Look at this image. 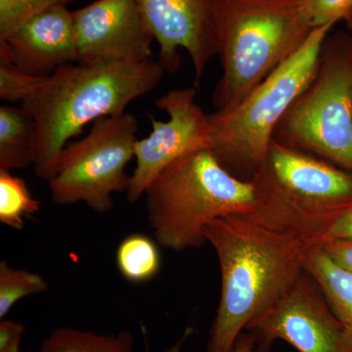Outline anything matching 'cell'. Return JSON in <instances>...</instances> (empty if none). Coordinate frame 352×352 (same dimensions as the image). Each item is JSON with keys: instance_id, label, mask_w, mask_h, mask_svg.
I'll return each instance as SVG.
<instances>
[{"instance_id": "6da1fadb", "label": "cell", "mask_w": 352, "mask_h": 352, "mask_svg": "<svg viewBox=\"0 0 352 352\" xmlns=\"http://www.w3.org/2000/svg\"><path fill=\"white\" fill-rule=\"evenodd\" d=\"M205 236L221 275L205 352H233L243 331L293 286L305 271L308 252L319 244L256 210L214 220Z\"/></svg>"}, {"instance_id": "7a4b0ae2", "label": "cell", "mask_w": 352, "mask_h": 352, "mask_svg": "<svg viewBox=\"0 0 352 352\" xmlns=\"http://www.w3.org/2000/svg\"><path fill=\"white\" fill-rule=\"evenodd\" d=\"M164 73L160 62L151 59L142 63L98 60L65 65L41 78L21 104L36 122L34 175L50 182L72 138L91 122L124 113L132 101L157 87Z\"/></svg>"}, {"instance_id": "3957f363", "label": "cell", "mask_w": 352, "mask_h": 352, "mask_svg": "<svg viewBox=\"0 0 352 352\" xmlns=\"http://www.w3.org/2000/svg\"><path fill=\"white\" fill-rule=\"evenodd\" d=\"M147 217L156 242L173 252L207 243L206 227L220 217L249 214L258 205L254 179H241L210 149L168 166L146 190Z\"/></svg>"}, {"instance_id": "277c9868", "label": "cell", "mask_w": 352, "mask_h": 352, "mask_svg": "<svg viewBox=\"0 0 352 352\" xmlns=\"http://www.w3.org/2000/svg\"><path fill=\"white\" fill-rule=\"evenodd\" d=\"M222 74L217 111L235 107L305 43L314 28L302 0H214Z\"/></svg>"}, {"instance_id": "5b68a950", "label": "cell", "mask_w": 352, "mask_h": 352, "mask_svg": "<svg viewBox=\"0 0 352 352\" xmlns=\"http://www.w3.org/2000/svg\"><path fill=\"white\" fill-rule=\"evenodd\" d=\"M333 27L314 28L302 46L238 105L210 116V150L227 170L248 171L254 177L265 164L275 129L316 78Z\"/></svg>"}, {"instance_id": "8992f818", "label": "cell", "mask_w": 352, "mask_h": 352, "mask_svg": "<svg viewBox=\"0 0 352 352\" xmlns=\"http://www.w3.org/2000/svg\"><path fill=\"white\" fill-rule=\"evenodd\" d=\"M252 179L259 212L319 245L337 217L352 208L351 175L278 141Z\"/></svg>"}, {"instance_id": "52a82bcc", "label": "cell", "mask_w": 352, "mask_h": 352, "mask_svg": "<svg viewBox=\"0 0 352 352\" xmlns=\"http://www.w3.org/2000/svg\"><path fill=\"white\" fill-rule=\"evenodd\" d=\"M138 120L129 113L95 120L85 138L69 143L50 180V196L58 206L83 201L98 214L113 207V193L126 192L127 164L135 157Z\"/></svg>"}, {"instance_id": "ba28073f", "label": "cell", "mask_w": 352, "mask_h": 352, "mask_svg": "<svg viewBox=\"0 0 352 352\" xmlns=\"http://www.w3.org/2000/svg\"><path fill=\"white\" fill-rule=\"evenodd\" d=\"M281 122L287 146L352 170V62L336 60L324 67Z\"/></svg>"}, {"instance_id": "9c48e42d", "label": "cell", "mask_w": 352, "mask_h": 352, "mask_svg": "<svg viewBox=\"0 0 352 352\" xmlns=\"http://www.w3.org/2000/svg\"><path fill=\"white\" fill-rule=\"evenodd\" d=\"M159 110L168 113L166 122L150 117L152 131L136 141V166L131 175L126 199L136 203L148 187L171 164L191 153L210 149V116L196 103V90L182 88L157 98Z\"/></svg>"}, {"instance_id": "30bf717a", "label": "cell", "mask_w": 352, "mask_h": 352, "mask_svg": "<svg viewBox=\"0 0 352 352\" xmlns=\"http://www.w3.org/2000/svg\"><path fill=\"white\" fill-rule=\"evenodd\" d=\"M245 330L270 346L282 340L298 352H346L339 321L318 285L305 271Z\"/></svg>"}, {"instance_id": "8fae6325", "label": "cell", "mask_w": 352, "mask_h": 352, "mask_svg": "<svg viewBox=\"0 0 352 352\" xmlns=\"http://www.w3.org/2000/svg\"><path fill=\"white\" fill-rule=\"evenodd\" d=\"M155 41L160 64L173 74L179 69V48L191 58L197 82L210 60L219 55L214 0H135Z\"/></svg>"}, {"instance_id": "7c38bea8", "label": "cell", "mask_w": 352, "mask_h": 352, "mask_svg": "<svg viewBox=\"0 0 352 352\" xmlns=\"http://www.w3.org/2000/svg\"><path fill=\"white\" fill-rule=\"evenodd\" d=\"M78 63L151 59L154 36L135 0H96L74 11Z\"/></svg>"}, {"instance_id": "4fadbf2b", "label": "cell", "mask_w": 352, "mask_h": 352, "mask_svg": "<svg viewBox=\"0 0 352 352\" xmlns=\"http://www.w3.org/2000/svg\"><path fill=\"white\" fill-rule=\"evenodd\" d=\"M0 60L36 78L78 63L73 12L55 6L34 16L0 41Z\"/></svg>"}, {"instance_id": "5bb4252c", "label": "cell", "mask_w": 352, "mask_h": 352, "mask_svg": "<svg viewBox=\"0 0 352 352\" xmlns=\"http://www.w3.org/2000/svg\"><path fill=\"white\" fill-rule=\"evenodd\" d=\"M303 268L325 296L342 327L346 352H352V271L336 263L321 245L310 249Z\"/></svg>"}, {"instance_id": "9a60e30c", "label": "cell", "mask_w": 352, "mask_h": 352, "mask_svg": "<svg viewBox=\"0 0 352 352\" xmlns=\"http://www.w3.org/2000/svg\"><path fill=\"white\" fill-rule=\"evenodd\" d=\"M36 126L25 109L0 107V168L24 170L34 166Z\"/></svg>"}, {"instance_id": "2e32d148", "label": "cell", "mask_w": 352, "mask_h": 352, "mask_svg": "<svg viewBox=\"0 0 352 352\" xmlns=\"http://www.w3.org/2000/svg\"><path fill=\"white\" fill-rule=\"evenodd\" d=\"M129 331L101 335L92 331L60 327L44 339L38 352H133Z\"/></svg>"}, {"instance_id": "e0dca14e", "label": "cell", "mask_w": 352, "mask_h": 352, "mask_svg": "<svg viewBox=\"0 0 352 352\" xmlns=\"http://www.w3.org/2000/svg\"><path fill=\"white\" fill-rule=\"evenodd\" d=\"M116 261L122 276L131 283H146L161 270L157 243L141 233L131 234L120 242Z\"/></svg>"}, {"instance_id": "ac0fdd59", "label": "cell", "mask_w": 352, "mask_h": 352, "mask_svg": "<svg viewBox=\"0 0 352 352\" xmlns=\"http://www.w3.org/2000/svg\"><path fill=\"white\" fill-rule=\"evenodd\" d=\"M41 210V201L32 198L22 178L0 168V222L10 228H24L25 219Z\"/></svg>"}, {"instance_id": "d6986e66", "label": "cell", "mask_w": 352, "mask_h": 352, "mask_svg": "<svg viewBox=\"0 0 352 352\" xmlns=\"http://www.w3.org/2000/svg\"><path fill=\"white\" fill-rule=\"evenodd\" d=\"M48 283L38 273L14 268L7 261L0 263V318L27 296L47 291Z\"/></svg>"}, {"instance_id": "ffe728a7", "label": "cell", "mask_w": 352, "mask_h": 352, "mask_svg": "<svg viewBox=\"0 0 352 352\" xmlns=\"http://www.w3.org/2000/svg\"><path fill=\"white\" fill-rule=\"evenodd\" d=\"M76 0H0V41L34 16L55 6H67Z\"/></svg>"}, {"instance_id": "44dd1931", "label": "cell", "mask_w": 352, "mask_h": 352, "mask_svg": "<svg viewBox=\"0 0 352 352\" xmlns=\"http://www.w3.org/2000/svg\"><path fill=\"white\" fill-rule=\"evenodd\" d=\"M41 78H43L28 75L8 62L0 60V98L9 103L22 104Z\"/></svg>"}, {"instance_id": "7402d4cb", "label": "cell", "mask_w": 352, "mask_h": 352, "mask_svg": "<svg viewBox=\"0 0 352 352\" xmlns=\"http://www.w3.org/2000/svg\"><path fill=\"white\" fill-rule=\"evenodd\" d=\"M302 8L314 29L351 19L352 0H302Z\"/></svg>"}, {"instance_id": "603a6c76", "label": "cell", "mask_w": 352, "mask_h": 352, "mask_svg": "<svg viewBox=\"0 0 352 352\" xmlns=\"http://www.w3.org/2000/svg\"><path fill=\"white\" fill-rule=\"evenodd\" d=\"M25 330V326L20 322H0V352H21V342Z\"/></svg>"}, {"instance_id": "cb8c5ba5", "label": "cell", "mask_w": 352, "mask_h": 352, "mask_svg": "<svg viewBox=\"0 0 352 352\" xmlns=\"http://www.w3.org/2000/svg\"><path fill=\"white\" fill-rule=\"evenodd\" d=\"M321 245L336 263L352 271V240L326 241Z\"/></svg>"}, {"instance_id": "d4e9b609", "label": "cell", "mask_w": 352, "mask_h": 352, "mask_svg": "<svg viewBox=\"0 0 352 352\" xmlns=\"http://www.w3.org/2000/svg\"><path fill=\"white\" fill-rule=\"evenodd\" d=\"M332 240H352V208L333 222L326 233L323 243Z\"/></svg>"}, {"instance_id": "484cf974", "label": "cell", "mask_w": 352, "mask_h": 352, "mask_svg": "<svg viewBox=\"0 0 352 352\" xmlns=\"http://www.w3.org/2000/svg\"><path fill=\"white\" fill-rule=\"evenodd\" d=\"M270 346L258 336L249 331V333H241L233 352H266Z\"/></svg>"}, {"instance_id": "4316f807", "label": "cell", "mask_w": 352, "mask_h": 352, "mask_svg": "<svg viewBox=\"0 0 352 352\" xmlns=\"http://www.w3.org/2000/svg\"><path fill=\"white\" fill-rule=\"evenodd\" d=\"M349 21H351V23H352V15H351V19H349Z\"/></svg>"}]
</instances>
